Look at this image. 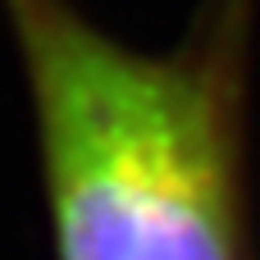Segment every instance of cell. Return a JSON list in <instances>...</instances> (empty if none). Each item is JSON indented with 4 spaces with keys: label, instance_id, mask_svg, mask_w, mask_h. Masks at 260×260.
<instances>
[{
    "label": "cell",
    "instance_id": "6da1fadb",
    "mask_svg": "<svg viewBox=\"0 0 260 260\" xmlns=\"http://www.w3.org/2000/svg\"><path fill=\"white\" fill-rule=\"evenodd\" d=\"M18 41L55 260H256L233 64L151 55L73 0H0Z\"/></svg>",
    "mask_w": 260,
    "mask_h": 260
}]
</instances>
